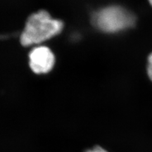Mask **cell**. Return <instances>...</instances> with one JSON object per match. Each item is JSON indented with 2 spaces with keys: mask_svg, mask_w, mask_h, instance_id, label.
Here are the masks:
<instances>
[{
  "mask_svg": "<svg viewBox=\"0 0 152 152\" xmlns=\"http://www.w3.org/2000/svg\"><path fill=\"white\" fill-rule=\"evenodd\" d=\"M63 28L62 21L53 18L46 10H39L27 18L20 35V43L23 46L42 43L58 35Z\"/></svg>",
  "mask_w": 152,
  "mask_h": 152,
  "instance_id": "1",
  "label": "cell"
},
{
  "mask_svg": "<svg viewBox=\"0 0 152 152\" xmlns=\"http://www.w3.org/2000/svg\"><path fill=\"white\" fill-rule=\"evenodd\" d=\"M93 25L105 32H116L134 24L135 18L121 7H108L95 13L92 18Z\"/></svg>",
  "mask_w": 152,
  "mask_h": 152,
  "instance_id": "2",
  "label": "cell"
},
{
  "mask_svg": "<svg viewBox=\"0 0 152 152\" xmlns=\"http://www.w3.org/2000/svg\"><path fill=\"white\" fill-rule=\"evenodd\" d=\"M55 62L54 53L46 46H37L28 55V66L32 72L37 75L50 73L53 69Z\"/></svg>",
  "mask_w": 152,
  "mask_h": 152,
  "instance_id": "3",
  "label": "cell"
},
{
  "mask_svg": "<svg viewBox=\"0 0 152 152\" xmlns=\"http://www.w3.org/2000/svg\"><path fill=\"white\" fill-rule=\"evenodd\" d=\"M147 74L148 77L152 82V53L149 56L148 59V65H147Z\"/></svg>",
  "mask_w": 152,
  "mask_h": 152,
  "instance_id": "4",
  "label": "cell"
},
{
  "mask_svg": "<svg viewBox=\"0 0 152 152\" xmlns=\"http://www.w3.org/2000/svg\"><path fill=\"white\" fill-rule=\"evenodd\" d=\"M84 152H108L107 150L99 146H95L91 149L86 150Z\"/></svg>",
  "mask_w": 152,
  "mask_h": 152,
  "instance_id": "5",
  "label": "cell"
},
{
  "mask_svg": "<svg viewBox=\"0 0 152 152\" xmlns=\"http://www.w3.org/2000/svg\"><path fill=\"white\" fill-rule=\"evenodd\" d=\"M149 2L151 4V5L152 6V0H149Z\"/></svg>",
  "mask_w": 152,
  "mask_h": 152,
  "instance_id": "6",
  "label": "cell"
}]
</instances>
